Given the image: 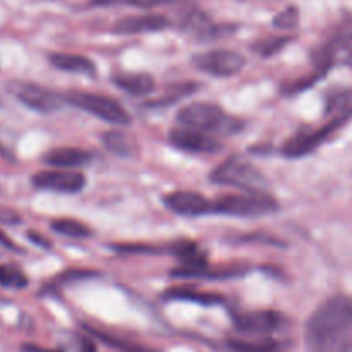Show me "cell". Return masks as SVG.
I'll list each match as a JSON object with an SVG mask.
<instances>
[{
	"label": "cell",
	"instance_id": "cell-1",
	"mask_svg": "<svg viewBox=\"0 0 352 352\" xmlns=\"http://www.w3.org/2000/svg\"><path fill=\"white\" fill-rule=\"evenodd\" d=\"M352 332V298L336 294L318 306L306 323V352H336Z\"/></svg>",
	"mask_w": 352,
	"mask_h": 352
},
{
	"label": "cell",
	"instance_id": "cell-2",
	"mask_svg": "<svg viewBox=\"0 0 352 352\" xmlns=\"http://www.w3.org/2000/svg\"><path fill=\"white\" fill-rule=\"evenodd\" d=\"M177 122L184 127L203 131V133H234L241 122L227 116L215 103L196 102L182 107L177 112Z\"/></svg>",
	"mask_w": 352,
	"mask_h": 352
},
{
	"label": "cell",
	"instance_id": "cell-3",
	"mask_svg": "<svg viewBox=\"0 0 352 352\" xmlns=\"http://www.w3.org/2000/svg\"><path fill=\"white\" fill-rule=\"evenodd\" d=\"M210 179L215 184L232 186V188H241L250 192H265V189L268 188V179L265 177L263 172L254 167L251 162L239 157L229 158L222 165H219L212 172Z\"/></svg>",
	"mask_w": 352,
	"mask_h": 352
},
{
	"label": "cell",
	"instance_id": "cell-4",
	"mask_svg": "<svg viewBox=\"0 0 352 352\" xmlns=\"http://www.w3.org/2000/svg\"><path fill=\"white\" fill-rule=\"evenodd\" d=\"M278 210L277 201L267 192H244V195H227L213 201L212 212L229 217H263Z\"/></svg>",
	"mask_w": 352,
	"mask_h": 352
},
{
	"label": "cell",
	"instance_id": "cell-5",
	"mask_svg": "<svg viewBox=\"0 0 352 352\" xmlns=\"http://www.w3.org/2000/svg\"><path fill=\"white\" fill-rule=\"evenodd\" d=\"M65 102L105 120V122L117 124V126H129L131 124V116L126 112V109L110 96L98 95V93L72 91L65 96Z\"/></svg>",
	"mask_w": 352,
	"mask_h": 352
},
{
	"label": "cell",
	"instance_id": "cell-6",
	"mask_svg": "<svg viewBox=\"0 0 352 352\" xmlns=\"http://www.w3.org/2000/svg\"><path fill=\"white\" fill-rule=\"evenodd\" d=\"M6 89L17 102H21L24 107L40 113L57 112V110L62 109V103L65 100L58 93L52 91V89L45 88V86L21 81V79H14V81L7 82Z\"/></svg>",
	"mask_w": 352,
	"mask_h": 352
},
{
	"label": "cell",
	"instance_id": "cell-7",
	"mask_svg": "<svg viewBox=\"0 0 352 352\" xmlns=\"http://www.w3.org/2000/svg\"><path fill=\"white\" fill-rule=\"evenodd\" d=\"M192 64L205 74L215 76V78H230L243 71L246 58L236 50L219 48V50H208L195 55Z\"/></svg>",
	"mask_w": 352,
	"mask_h": 352
},
{
	"label": "cell",
	"instance_id": "cell-8",
	"mask_svg": "<svg viewBox=\"0 0 352 352\" xmlns=\"http://www.w3.org/2000/svg\"><path fill=\"white\" fill-rule=\"evenodd\" d=\"M352 116V110H346L342 113H337V117H333L332 120L325 124L323 127L320 129L311 131V133H302V134H296L292 136L287 143L284 144V155L285 157H291V158H299V157H305V155L311 153L315 151L323 141L329 140L333 133H336L339 127H342L347 120L351 119Z\"/></svg>",
	"mask_w": 352,
	"mask_h": 352
},
{
	"label": "cell",
	"instance_id": "cell-9",
	"mask_svg": "<svg viewBox=\"0 0 352 352\" xmlns=\"http://www.w3.org/2000/svg\"><path fill=\"white\" fill-rule=\"evenodd\" d=\"M234 325L237 330L253 336H268L287 325V318L280 311L261 309V311H246L234 316Z\"/></svg>",
	"mask_w": 352,
	"mask_h": 352
},
{
	"label": "cell",
	"instance_id": "cell-10",
	"mask_svg": "<svg viewBox=\"0 0 352 352\" xmlns=\"http://www.w3.org/2000/svg\"><path fill=\"white\" fill-rule=\"evenodd\" d=\"M34 188L47 189V191L55 192H67V195H74L85 189L86 177L81 172L74 170H45L38 172L31 179Z\"/></svg>",
	"mask_w": 352,
	"mask_h": 352
},
{
	"label": "cell",
	"instance_id": "cell-11",
	"mask_svg": "<svg viewBox=\"0 0 352 352\" xmlns=\"http://www.w3.org/2000/svg\"><path fill=\"white\" fill-rule=\"evenodd\" d=\"M168 141L172 146L188 153H215L220 150V143L203 131L191 129V127H177L168 134Z\"/></svg>",
	"mask_w": 352,
	"mask_h": 352
},
{
	"label": "cell",
	"instance_id": "cell-12",
	"mask_svg": "<svg viewBox=\"0 0 352 352\" xmlns=\"http://www.w3.org/2000/svg\"><path fill=\"white\" fill-rule=\"evenodd\" d=\"M168 210L182 217H201L212 212L213 203L195 191H174L164 198Z\"/></svg>",
	"mask_w": 352,
	"mask_h": 352
},
{
	"label": "cell",
	"instance_id": "cell-13",
	"mask_svg": "<svg viewBox=\"0 0 352 352\" xmlns=\"http://www.w3.org/2000/svg\"><path fill=\"white\" fill-rule=\"evenodd\" d=\"M168 26L167 17L160 14H144V16L122 17L116 23L113 31L119 34H136V33H153L162 31Z\"/></svg>",
	"mask_w": 352,
	"mask_h": 352
},
{
	"label": "cell",
	"instance_id": "cell-14",
	"mask_svg": "<svg viewBox=\"0 0 352 352\" xmlns=\"http://www.w3.org/2000/svg\"><path fill=\"white\" fill-rule=\"evenodd\" d=\"M43 162L57 168L85 167L91 162V153L81 148H57V150L48 151L43 157Z\"/></svg>",
	"mask_w": 352,
	"mask_h": 352
},
{
	"label": "cell",
	"instance_id": "cell-15",
	"mask_svg": "<svg viewBox=\"0 0 352 352\" xmlns=\"http://www.w3.org/2000/svg\"><path fill=\"white\" fill-rule=\"evenodd\" d=\"M112 81L117 88L133 96L150 95L155 89L153 76L144 74V72H120L113 76Z\"/></svg>",
	"mask_w": 352,
	"mask_h": 352
},
{
	"label": "cell",
	"instance_id": "cell-16",
	"mask_svg": "<svg viewBox=\"0 0 352 352\" xmlns=\"http://www.w3.org/2000/svg\"><path fill=\"white\" fill-rule=\"evenodd\" d=\"M50 64L55 69H60V71L72 72V74H86L93 76L96 74V67L88 57L78 54H62V52H55L48 57Z\"/></svg>",
	"mask_w": 352,
	"mask_h": 352
},
{
	"label": "cell",
	"instance_id": "cell-17",
	"mask_svg": "<svg viewBox=\"0 0 352 352\" xmlns=\"http://www.w3.org/2000/svg\"><path fill=\"white\" fill-rule=\"evenodd\" d=\"M165 298L175 299V301H192L199 302V305H219L223 301V298L220 294H213V292H201L196 291L191 287H174L170 291H167Z\"/></svg>",
	"mask_w": 352,
	"mask_h": 352
},
{
	"label": "cell",
	"instance_id": "cell-18",
	"mask_svg": "<svg viewBox=\"0 0 352 352\" xmlns=\"http://www.w3.org/2000/svg\"><path fill=\"white\" fill-rule=\"evenodd\" d=\"M229 347L232 352H285L287 344L280 340H230Z\"/></svg>",
	"mask_w": 352,
	"mask_h": 352
},
{
	"label": "cell",
	"instance_id": "cell-19",
	"mask_svg": "<svg viewBox=\"0 0 352 352\" xmlns=\"http://www.w3.org/2000/svg\"><path fill=\"white\" fill-rule=\"evenodd\" d=\"M50 227L60 236L74 237V239H82V237L91 236V230L88 226L74 219H57L52 220Z\"/></svg>",
	"mask_w": 352,
	"mask_h": 352
},
{
	"label": "cell",
	"instance_id": "cell-20",
	"mask_svg": "<svg viewBox=\"0 0 352 352\" xmlns=\"http://www.w3.org/2000/svg\"><path fill=\"white\" fill-rule=\"evenodd\" d=\"M103 143H105L107 150L120 155V157H127L134 151V141L127 134L119 133V131H110V133L103 134Z\"/></svg>",
	"mask_w": 352,
	"mask_h": 352
},
{
	"label": "cell",
	"instance_id": "cell-21",
	"mask_svg": "<svg viewBox=\"0 0 352 352\" xmlns=\"http://www.w3.org/2000/svg\"><path fill=\"white\" fill-rule=\"evenodd\" d=\"M0 285L9 289H24L28 285V277L17 268L0 265Z\"/></svg>",
	"mask_w": 352,
	"mask_h": 352
},
{
	"label": "cell",
	"instance_id": "cell-22",
	"mask_svg": "<svg viewBox=\"0 0 352 352\" xmlns=\"http://www.w3.org/2000/svg\"><path fill=\"white\" fill-rule=\"evenodd\" d=\"M299 23V10L296 7H287L282 12H278L277 16L274 17L272 24L277 30H292V28L298 26Z\"/></svg>",
	"mask_w": 352,
	"mask_h": 352
},
{
	"label": "cell",
	"instance_id": "cell-23",
	"mask_svg": "<svg viewBox=\"0 0 352 352\" xmlns=\"http://www.w3.org/2000/svg\"><path fill=\"white\" fill-rule=\"evenodd\" d=\"M289 41H291V36H275V38H268V40L260 41L254 48H256L258 54L268 57V55H274L277 54V52H280Z\"/></svg>",
	"mask_w": 352,
	"mask_h": 352
},
{
	"label": "cell",
	"instance_id": "cell-24",
	"mask_svg": "<svg viewBox=\"0 0 352 352\" xmlns=\"http://www.w3.org/2000/svg\"><path fill=\"white\" fill-rule=\"evenodd\" d=\"M0 222L2 223H17V222H21V219L17 213L10 212V210L0 208Z\"/></svg>",
	"mask_w": 352,
	"mask_h": 352
},
{
	"label": "cell",
	"instance_id": "cell-25",
	"mask_svg": "<svg viewBox=\"0 0 352 352\" xmlns=\"http://www.w3.org/2000/svg\"><path fill=\"white\" fill-rule=\"evenodd\" d=\"M336 352H352V332L347 336V339L340 344V347Z\"/></svg>",
	"mask_w": 352,
	"mask_h": 352
},
{
	"label": "cell",
	"instance_id": "cell-26",
	"mask_svg": "<svg viewBox=\"0 0 352 352\" xmlns=\"http://www.w3.org/2000/svg\"><path fill=\"white\" fill-rule=\"evenodd\" d=\"M0 244H2V246H6L7 250H12V251H17V248L14 246V243L12 241L9 239V237L6 236V234L2 232V230H0Z\"/></svg>",
	"mask_w": 352,
	"mask_h": 352
},
{
	"label": "cell",
	"instance_id": "cell-27",
	"mask_svg": "<svg viewBox=\"0 0 352 352\" xmlns=\"http://www.w3.org/2000/svg\"><path fill=\"white\" fill-rule=\"evenodd\" d=\"M346 62L349 64V67L352 69V36L346 40Z\"/></svg>",
	"mask_w": 352,
	"mask_h": 352
},
{
	"label": "cell",
	"instance_id": "cell-28",
	"mask_svg": "<svg viewBox=\"0 0 352 352\" xmlns=\"http://www.w3.org/2000/svg\"><path fill=\"white\" fill-rule=\"evenodd\" d=\"M124 352H158V351L150 349V347H143V346H129L124 349Z\"/></svg>",
	"mask_w": 352,
	"mask_h": 352
},
{
	"label": "cell",
	"instance_id": "cell-29",
	"mask_svg": "<svg viewBox=\"0 0 352 352\" xmlns=\"http://www.w3.org/2000/svg\"><path fill=\"white\" fill-rule=\"evenodd\" d=\"M93 2H96V3H113V2H117V0H93Z\"/></svg>",
	"mask_w": 352,
	"mask_h": 352
},
{
	"label": "cell",
	"instance_id": "cell-30",
	"mask_svg": "<svg viewBox=\"0 0 352 352\" xmlns=\"http://www.w3.org/2000/svg\"><path fill=\"white\" fill-rule=\"evenodd\" d=\"M0 105H2V100H0Z\"/></svg>",
	"mask_w": 352,
	"mask_h": 352
}]
</instances>
